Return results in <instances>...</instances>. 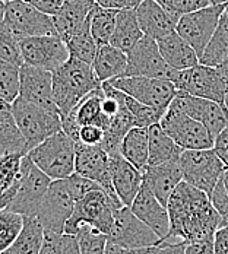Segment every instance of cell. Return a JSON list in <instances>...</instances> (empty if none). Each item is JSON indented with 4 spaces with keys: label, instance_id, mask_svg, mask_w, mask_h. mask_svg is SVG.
I'll return each mask as SVG.
<instances>
[{
    "label": "cell",
    "instance_id": "cell-1",
    "mask_svg": "<svg viewBox=\"0 0 228 254\" xmlns=\"http://www.w3.org/2000/svg\"><path fill=\"white\" fill-rule=\"evenodd\" d=\"M170 231L159 243H196L214 241L221 225V216L211 197L201 189L184 180L168 199Z\"/></svg>",
    "mask_w": 228,
    "mask_h": 254
},
{
    "label": "cell",
    "instance_id": "cell-2",
    "mask_svg": "<svg viewBox=\"0 0 228 254\" xmlns=\"http://www.w3.org/2000/svg\"><path fill=\"white\" fill-rule=\"evenodd\" d=\"M101 86L91 63L69 57L53 72V95L59 114L65 117L86 95Z\"/></svg>",
    "mask_w": 228,
    "mask_h": 254
},
{
    "label": "cell",
    "instance_id": "cell-3",
    "mask_svg": "<svg viewBox=\"0 0 228 254\" xmlns=\"http://www.w3.org/2000/svg\"><path fill=\"white\" fill-rule=\"evenodd\" d=\"M123 206L125 204L108 194L102 187H97L76 200L75 209L66 222L65 234L75 235L80 224H89L108 235L114 225L116 212Z\"/></svg>",
    "mask_w": 228,
    "mask_h": 254
},
{
    "label": "cell",
    "instance_id": "cell-4",
    "mask_svg": "<svg viewBox=\"0 0 228 254\" xmlns=\"http://www.w3.org/2000/svg\"><path fill=\"white\" fill-rule=\"evenodd\" d=\"M28 155L51 180L68 178L75 173L76 142L63 130L32 148Z\"/></svg>",
    "mask_w": 228,
    "mask_h": 254
},
{
    "label": "cell",
    "instance_id": "cell-5",
    "mask_svg": "<svg viewBox=\"0 0 228 254\" xmlns=\"http://www.w3.org/2000/svg\"><path fill=\"white\" fill-rule=\"evenodd\" d=\"M12 117L25 136L29 151L62 130V116L18 97L12 102Z\"/></svg>",
    "mask_w": 228,
    "mask_h": 254
},
{
    "label": "cell",
    "instance_id": "cell-6",
    "mask_svg": "<svg viewBox=\"0 0 228 254\" xmlns=\"http://www.w3.org/2000/svg\"><path fill=\"white\" fill-rule=\"evenodd\" d=\"M183 180L205 191L209 197L221 180L227 165L212 149H187L180 156Z\"/></svg>",
    "mask_w": 228,
    "mask_h": 254
},
{
    "label": "cell",
    "instance_id": "cell-7",
    "mask_svg": "<svg viewBox=\"0 0 228 254\" xmlns=\"http://www.w3.org/2000/svg\"><path fill=\"white\" fill-rule=\"evenodd\" d=\"M159 125L183 151L214 148L215 136L201 122L195 120L173 104L165 110Z\"/></svg>",
    "mask_w": 228,
    "mask_h": 254
},
{
    "label": "cell",
    "instance_id": "cell-8",
    "mask_svg": "<svg viewBox=\"0 0 228 254\" xmlns=\"http://www.w3.org/2000/svg\"><path fill=\"white\" fill-rule=\"evenodd\" d=\"M51 181L53 180L32 162L31 156L25 155L21 162V181L16 194L6 210L35 218Z\"/></svg>",
    "mask_w": 228,
    "mask_h": 254
},
{
    "label": "cell",
    "instance_id": "cell-9",
    "mask_svg": "<svg viewBox=\"0 0 228 254\" xmlns=\"http://www.w3.org/2000/svg\"><path fill=\"white\" fill-rule=\"evenodd\" d=\"M173 82L177 91L187 92L190 95L206 98L224 104L228 92V79L217 67L196 64L193 67L177 70Z\"/></svg>",
    "mask_w": 228,
    "mask_h": 254
},
{
    "label": "cell",
    "instance_id": "cell-10",
    "mask_svg": "<svg viewBox=\"0 0 228 254\" xmlns=\"http://www.w3.org/2000/svg\"><path fill=\"white\" fill-rule=\"evenodd\" d=\"M110 82L132 98L164 111L177 94L176 83L162 77L120 76L111 79Z\"/></svg>",
    "mask_w": 228,
    "mask_h": 254
},
{
    "label": "cell",
    "instance_id": "cell-11",
    "mask_svg": "<svg viewBox=\"0 0 228 254\" xmlns=\"http://www.w3.org/2000/svg\"><path fill=\"white\" fill-rule=\"evenodd\" d=\"M75 209V199L69 190L68 180H53L40 204L35 218L46 231L65 234V227Z\"/></svg>",
    "mask_w": 228,
    "mask_h": 254
},
{
    "label": "cell",
    "instance_id": "cell-12",
    "mask_svg": "<svg viewBox=\"0 0 228 254\" xmlns=\"http://www.w3.org/2000/svg\"><path fill=\"white\" fill-rule=\"evenodd\" d=\"M4 24L21 40L38 35H57L50 15L38 10L26 0H4Z\"/></svg>",
    "mask_w": 228,
    "mask_h": 254
},
{
    "label": "cell",
    "instance_id": "cell-13",
    "mask_svg": "<svg viewBox=\"0 0 228 254\" xmlns=\"http://www.w3.org/2000/svg\"><path fill=\"white\" fill-rule=\"evenodd\" d=\"M226 4H209L195 12L183 15L176 24V31L201 56L212 38Z\"/></svg>",
    "mask_w": 228,
    "mask_h": 254
},
{
    "label": "cell",
    "instance_id": "cell-14",
    "mask_svg": "<svg viewBox=\"0 0 228 254\" xmlns=\"http://www.w3.org/2000/svg\"><path fill=\"white\" fill-rule=\"evenodd\" d=\"M177 70L173 69L158 49L156 40L148 35L127 53V67L125 76L162 77L173 80Z\"/></svg>",
    "mask_w": 228,
    "mask_h": 254
},
{
    "label": "cell",
    "instance_id": "cell-15",
    "mask_svg": "<svg viewBox=\"0 0 228 254\" xmlns=\"http://www.w3.org/2000/svg\"><path fill=\"white\" fill-rule=\"evenodd\" d=\"M19 46L25 64L50 72H54L71 57L66 43L59 35L26 37L21 40Z\"/></svg>",
    "mask_w": 228,
    "mask_h": 254
},
{
    "label": "cell",
    "instance_id": "cell-16",
    "mask_svg": "<svg viewBox=\"0 0 228 254\" xmlns=\"http://www.w3.org/2000/svg\"><path fill=\"white\" fill-rule=\"evenodd\" d=\"M156 232L141 221L129 206L116 212L114 225L108 234V241L125 249H142L159 244Z\"/></svg>",
    "mask_w": 228,
    "mask_h": 254
},
{
    "label": "cell",
    "instance_id": "cell-17",
    "mask_svg": "<svg viewBox=\"0 0 228 254\" xmlns=\"http://www.w3.org/2000/svg\"><path fill=\"white\" fill-rule=\"evenodd\" d=\"M75 173L95 181L108 194L120 200L111 181L110 155L101 145H86L76 142Z\"/></svg>",
    "mask_w": 228,
    "mask_h": 254
},
{
    "label": "cell",
    "instance_id": "cell-18",
    "mask_svg": "<svg viewBox=\"0 0 228 254\" xmlns=\"http://www.w3.org/2000/svg\"><path fill=\"white\" fill-rule=\"evenodd\" d=\"M171 104L195 120L201 122L214 136L228 126V108L224 104L199 98L183 91H177Z\"/></svg>",
    "mask_w": 228,
    "mask_h": 254
},
{
    "label": "cell",
    "instance_id": "cell-19",
    "mask_svg": "<svg viewBox=\"0 0 228 254\" xmlns=\"http://www.w3.org/2000/svg\"><path fill=\"white\" fill-rule=\"evenodd\" d=\"M19 97L59 113L53 95V72L50 70L24 63L19 70Z\"/></svg>",
    "mask_w": 228,
    "mask_h": 254
},
{
    "label": "cell",
    "instance_id": "cell-20",
    "mask_svg": "<svg viewBox=\"0 0 228 254\" xmlns=\"http://www.w3.org/2000/svg\"><path fill=\"white\" fill-rule=\"evenodd\" d=\"M110 174L119 199L130 207L144 184V173L117 152L110 155Z\"/></svg>",
    "mask_w": 228,
    "mask_h": 254
},
{
    "label": "cell",
    "instance_id": "cell-21",
    "mask_svg": "<svg viewBox=\"0 0 228 254\" xmlns=\"http://www.w3.org/2000/svg\"><path fill=\"white\" fill-rule=\"evenodd\" d=\"M130 209L141 221L151 227L161 240L167 237L170 231V216L167 206L161 203L145 184H142L138 196L130 204Z\"/></svg>",
    "mask_w": 228,
    "mask_h": 254
},
{
    "label": "cell",
    "instance_id": "cell-22",
    "mask_svg": "<svg viewBox=\"0 0 228 254\" xmlns=\"http://www.w3.org/2000/svg\"><path fill=\"white\" fill-rule=\"evenodd\" d=\"M181 181L183 173L180 159L162 162L158 165H148L144 171V184L164 206H167L170 196Z\"/></svg>",
    "mask_w": 228,
    "mask_h": 254
},
{
    "label": "cell",
    "instance_id": "cell-23",
    "mask_svg": "<svg viewBox=\"0 0 228 254\" xmlns=\"http://www.w3.org/2000/svg\"><path fill=\"white\" fill-rule=\"evenodd\" d=\"M135 10L141 29L145 35L153 40H159L176 31L177 22L161 4H158L156 0H142V3Z\"/></svg>",
    "mask_w": 228,
    "mask_h": 254
},
{
    "label": "cell",
    "instance_id": "cell-24",
    "mask_svg": "<svg viewBox=\"0 0 228 254\" xmlns=\"http://www.w3.org/2000/svg\"><path fill=\"white\" fill-rule=\"evenodd\" d=\"M94 0H65L60 10L51 16L57 35L65 41L76 29L89 21Z\"/></svg>",
    "mask_w": 228,
    "mask_h": 254
},
{
    "label": "cell",
    "instance_id": "cell-25",
    "mask_svg": "<svg viewBox=\"0 0 228 254\" xmlns=\"http://www.w3.org/2000/svg\"><path fill=\"white\" fill-rule=\"evenodd\" d=\"M156 43L165 62L176 70H184L201 63L198 53L177 31L156 40Z\"/></svg>",
    "mask_w": 228,
    "mask_h": 254
},
{
    "label": "cell",
    "instance_id": "cell-26",
    "mask_svg": "<svg viewBox=\"0 0 228 254\" xmlns=\"http://www.w3.org/2000/svg\"><path fill=\"white\" fill-rule=\"evenodd\" d=\"M144 35L145 34L141 29L135 9H123L117 12L116 28L110 40L111 46L120 49L125 53H129L144 38Z\"/></svg>",
    "mask_w": 228,
    "mask_h": 254
},
{
    "label": "cell",
    "instance_id": "cell-27",
    "mask_svg": "<svg viewBox=\"0 0 228 254\" xmlns=\"http://www.w3.org/2000/svg\"><path fill=\"white\" fill-rule=\"evenodd\" d=\"M92 67L95 76L101 83L105 80L125 76L127 67V53L111 44L101 46L92 62Z\"/></svg>",
    "mask_w": 228,
    "mask_h": 254
},
{
    "label": "cell",
    "instance_id": "cell-28",
    "mask_svg": "<svg viewBox=\"0 0 228 254\" xmlns=\"http://www.w3.org/2000/svg\"><path fill=\"white\" fill-rule=\"evenodd\" d=\"M120 153L130 164H133L142 173L148 167L150 159V134L147 127H133L122 140Z\"/></svg>",
    "mask_w": 228,
    "mask_h": 254
},
{
    "label": "cell",
    "instance_id": "cell-29",
    "mask_svg": "<svg viewBox=\"0 0 228 254\" xmlns=\"http://www.w3.org/2000/svg\"><path fill=\"white\" fill-rule=\"evenodd\" d=\"M150 134V159L148 165H158L168 161L180 159L183 149L165 133L159 123L148 127Z\"/></svg>",
    "mask_w": 228,
    "mask_h": 254
},
{
    "label": "cell",
    "instance_id": "cell-30",
    "mask_svg": "<svg viewBox=\"0 0 228 254\" xmlns=\"http://www.w3.org/2000/svg\"><path fill=\"white\" fill-rule=\"evenodd\" d=\"M46 229L34 216H24V227L13 244L1 254H40Z\"/></svg>",
    "mask_w": 228,
    "mask_h": 254
},
{
    "label": "cell",
    "instance_id": "cell-31",
    "mask_svg": "<svg viewBox=\"0 0 228 254\" xmlns=\"http://www.w3.org/2000/svg\"><path fill=\"white\" fill-rule=\"evenodd\" d=\"M228 57V10L224 9L217 29L201 56V63L217 67Z\"/></svg>",
    "mask_w": 228,
    "mask_h": 254
},
{
    "label": "cell",
    "instance_id": "cell-32",
    "mask_svg": "<svg viewBox=\"0 0 228 254\" xmlns=\"http://www.w3.org/2000/svg\"><path fill=\"white\" fill-rule=\"evenodd\" d=\"M117 12L119 10L94 4L91 15H89V26H91V34L98 47L110 44V40L116 28Z\"/></svg>",
    "mask_w": 228,
    "mask_h": 254
},
{
    "label": "cell",
    "instance_id": "cell-33",
    "mask_svg": "<svg viewBox=\"0 0 228 254\" xmlns=\"http://www.w3.org/2000/svg\"><path fill=\"white\" fill-rule=\"evenodd\" d=\"M68 50L71 53V57L79 59L82 62L91 63L94 62L97 51H98V46L91 34V26H89V21L82 25L79 29H76L72 35H69L65 40Z\"/></svg>",
    "mask_w": 228,
    "mask_h": 254
},
{
    "label": "cell",
    "instance_id": "cell-34",
    "mask_svg": "<svg viewBox=\"0 0 228 254\" xmlns=\"http://www.w3.org/2000/svg\"><path fill=\"white\" fill-rule=\"evenodd\" d=\"M28 155L29 148L25 136L16 126L13 117L0 123V159L10 155Z\"/></svg>",
    "mask_w": 228,
    "mask_h": 254
},
{
    "label": "cell",
    "instance_id": "cell-35",
    "mask_svg": "<svg viewBox=\"0 0 228 254\" xmlns=\"http://www.w3.org/2000/svg\"><path fill=\"white\" fill-rule=\"evenodd\" d=\"M82 254H104L108 235L89 224H80L75 232Z\"/></svg>",
    "mask_w": 228,
    "mask_h": 254
},
{
    "label": "cell",
    "instance_id": "cell-36",
    "mask_svg": "<svg viewBox=\"0 0 228 254\" xmlns=\"http://www.w3.org/2000/svg\"><path fill=\"white\" fill-rule=\"evenodd\" d=\"M21 66L0 59V98L12 102L19 97Z\"/></svg>",
    "mask_w": 228,
    "mask_h": 254
},
{
    "label": "cell",
    "instance_id": "cell-37",
    "mask_svg": "<svg viewBox=\"0 0 228 254\" xmlns=\"http://www.w3.org/2000/svg\"><path fill=\"white\" fill-rule=\"evenodd\" d=\"M24 227V215L12 210H0V254L4 253L16 240Z\"/></svg>",
    "mask_w": 228,
    "mask_h": 254
},
{
    "label": "cell",
    "instance_id": "cell-38",
    "mask_svg": "<svg viewBox=\"0 0 228 254\" xmlns=\"http://www.w3.org/2000/svg\"><path fill=\"white\" fill-rule=\"evenodd\" d=\"M21 38L4 24H0V59L15 63L18 66L24 64L22 53H21Z\"/></svg>",
    "mask_w": 228,
    "mask_h": 254
},
{
    "label": "cell",
    "instance_id": "cell-39",
    "mask_svg": "<svg viewBox=\"0 0 228 254\" xmlns=\"http://www.w3.org/2000/svg\"><path fill=\"white\" fill-rule=\"evenodd\" d=\"M126 105L129 108V111L132 113L133 119H135V123L138 127H148L155 125V123H159L162 116H164V110H158V108H153L150 107L147 104H142L141 101L132 98L130 95L126 94Z\"/></svg>",
    "mask_w": 228,
    "mask_h": 254
},
{
    "label": "cell",
    "instance_id": "cell-40",
    "mask_svg": "<svg viewBox=\"0 0 228 254\" xmlns=\"http://www.w3.org/2000/svg\"><path fill=\"white\" fill-rule=\"evenodd\" d=\"M156 1L168 12V15L176 22L186 13L195 12L198 9L212 4L211 0H156Z\"/></svg>",
    "mask_w": 228,
    "mask_h": 254
},
{
    "label": "cell",
    "instance_id": "cell-41",
    "mask_svg": "<svg viewBox=\"0 0 228 254\" xmlns=\"http://www.w3.org/2000/svg\"><path fill=\"white\" fill-rule=\"evenodd\" d=\"M66 180H68V186H69V190H71V193H72L75 202L76 200H79L80 197H83L88 191H91V190H94V189H97V187H101V186H98L95 181L83 177V176H80V174H77V173H74L71 177H68Z\"/></svg>",
    "mask_w": 228,
    "mask_h": 254
},
{
    "label": "cell",
    "instance_id": "cell-42",
    "mask_svg": "<svg viewBox=\"0 0 228 254\" xmlns=\"http://www.w3.org/2000/svg\"><path fill=\"white\" fill-rule=\"evenodd\" d=\"M104 128L95 125H88L82 126L79 130V137L77 142L86 143V145H101L104 140Z\"/></svg>",
    "mask_w": 228,
    "mask_h": 254
},
{
    "label": "cell",
    "instance_id": "cell-43",
    "mask_svg": "<svg viewBox=\"0 0 228 254\" xmlns=\"http://www.w3.org/2000/svg\"><path fill=\"white\" fill-rule=\"evenodd\" d=\"M62 238H63V234L46 231L40 254H63V252H62Z\"/></svg>",
    "mask_w": 228,
    "mask_h": 254
},
{
    "label": "cell",
    "instance_id": "cell-44",
    "mask_svg": "<svg viewBox=\"0 0 228 254\" xmlns=\"http://www.w3.org/2000/svg\"><path fill=\"white\" fill-rule=\"evenodd\" d=\"M214 151L218 153V156L224 161V164L228 167V126L224 127L215 136Z\"/></svg>",
    "mask_w": 228,
    "mask_h": 254
},
{
    "label": "cell",
    "instance_id": "cell-45",
    "mask_svg": "<svg viewBox=\"0 0 228 254\" xmlns=\"http://www.w3.org/2000/svg\"><path fill=\"white\" fill-rule=\"evenodd\" d=\"M94 3L107 9L123 10V9H136L142 3V0H94Z\"/></svg>",
    "mask_w": 228,
    "mask_h": 254
},
{
    "label": "cell",
    "instance_id": "cell-46",
    "mask_svg": "<svg viewBox=\"0 0 228 254\" xmlns=\"http://www.w3.org/2000/svg\"><path fill=\"white\" fill-rule=\"evenodd\" d=\"M26 1H29L38 10H41L50 16H54L65 3V0H26Z\"/></svg>",
    "mask_w": 228,
    "mask_h": 254
},
{
    "label": "cell",
    "instance_id": "cell-47",
    "mask_svg": "<svg viewBox=\"0 0 228 254\" xmlns=\"http://www.w3.org/2000/svg\"><path fill=\"white\" fill-rule=\"evenodd\" d=\"M215 254H228V227H220L214 237Z\"/></svg>",
    "mask_w": 228,
    "mask_h": 254
},
{
    "label": "cell",
    "instance_id": "cell-48",
    "mask_svg": "<svg viewBox=\"0 0 228 254\" xmlns=\"http://www.w3.org/2000/svg\"><path fill=\"white\" fill-rule=\"evenodd\" d=\"M186 254H215L214 241H196L186 244Z\"/></svg>",
    "mask_w": 228,
    "mask_h": 254
},
{
    "label": "cell",
    "instance_id": "cell-49",
    "mask_svg": "<svg viewBox=\"0 0 228 254\" xmlns=\"http://www.w3.org/2000/svg\"><path fill=\"white\" fill-rule=\"evenodd\" d=\"M62 252H63V254H82L75 235H72V234H63V238H62Z\"/></svg>",
    "mask_w": 228,
    "mask_h": 254
},
{
    "label": "cell",
    "instance_id": "cell-50",
    "mask_svg": "<svg viewBox=\"0 0 228 254\" xmlns=\"http://www.w3.org/2000/svg\"><path fill=\"white\" fill-rule=\"evenodd\" d=\"M159 254H186V243H159Z\"/></svg>",
    "mask_w": 228,
    "mask_h": 254
},
{
    "label": "cell",
    "instance_id": "cell-51",
    "mask_svg": "<svg viewBox=\"0 0 228 254\" xmlns=\"http://www.w3.org/2000/svg\"><path fill=\"white\" fill-rule=\"evenodd\" d=\"M12 117V104L0 98V123Z\"/></svg>",
    "mask_w": 228,
    "mask_h": 254
},
{
    "label": "cell",
    "instance_id": "cell-52",
    "mask_svg": "<svg viewBox=\"0 0 228 254\" xmlns=\"http://www.w3.org/2000/svg\"><path fill=\"white\" fill-rule=\"evenodd\" d=\"M104 254H127V249L125 247H120L114 243H107V247H105V253Z\"/></svg>",
    "mask_w": 228,
    "mask_h": 254
},
{
    "label": "cell",
    "instance_id": "cell-53",
    "mask_svg": "<svg viewBox=\"0 0 228 254\" xmlns=\"http://www.w3.org/2000/svg\"><path fill=\"white\" fill-rule=\"evenodd\" d=\"M217 69H218V70H220V72H221V73L228 79V57L224 60V62H223V63H221V64H220V66H217Z\"/></svg>",
    "mask_w": 228,
    "mask_h": 254
},
{
    "label": "cell",
    "instance_id": "cell-54",
    "mask_svg": "<svg viewBox=\"0 0 228 254\" xmlns=\"http://www.w3.org/2000/svg\"><path fill=\"white\" fill-rule=\"evenodd\" d=\"M4 10H6V1L0 0V24L4 21Z\"/></svg>",
    "mask_w": 228,
    "mask_h": 254
},
{
    "label": "cell",
    "instance_id": "cell-55",
    "mask_svg": "<svg viewBox=\"0 0 228 254\" xmlns=\"http://www.w3.org/2000/svg\"><path fill=\"white\" fill-rule=\"evenodd\" d=\"M223 183H224V187H226V191H227L228 194V167L226 168V171H224V174H223Z\"/></svg>",
    "mask_w": 228,
    "mask_h": 254
},
{
    "label": "cell",
    "instance_id": "cell-56",
    "mask_svg": "<svg viewBox=\"0 0 228 254\" xmlns=\"http://www.w3.org/2000/svg\"><path fill=\"white\" fill-rule=\"evenodd\" d=\"M228 0H211L212 4H226Z\"/></svg>",
    "mask_w": 228,
    "mask_h": 254
},
{
    "label": "cell",
    "instance_id": "cell-57",
    "mask_svg": "<svg viewBox=\"0 0 228 254\" xmlns=\"http://www.w3.org/2000/svg\"><path fill=\"white\" fill-rule=\"evenodd\" d=\"M224 105L228 108V92H227V95H226V100H224Z\"/></svg>",
    "mask_w": 228,
    "mask_h": 254
},
{
    "label": "cell",
    "instance_id": "cell-58",
    "mask_svg": "<svg viewBox=\"0 0 228 254\" xmlns=\"http://www.w3.org/2000/svg\"><path fill=\"white\" fill-rule=\"evenodd\" d=\"M226 10H228V1L226 3Z\"/></svg>",
    "mask_w": 228,
    "mask_h": 254
}]
</instances>
